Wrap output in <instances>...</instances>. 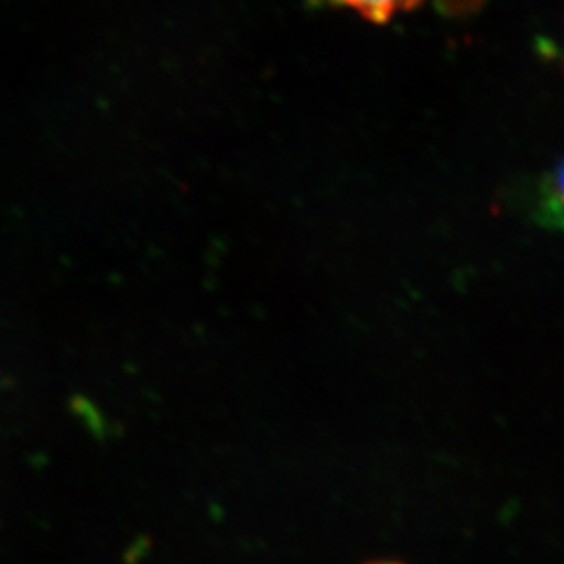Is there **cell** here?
<instances>
[{
	"label": "cell",
	"instance_id": "6da1fadb",
	"mask_svg": "<svg viewBox=\"0 0 564 564\" xmlns=\"http://www.w3.org/2000/svg\"><path fill=\"white\" fill-rule=\"evenodd\" d=\"M338 4L355 10L368 21L388 22L399 13L413 10L422 0H335Z\"/></svg>",
	"mask_w": 564,
	"mask_h": 564
},
{
	"label": "cell",
	"instance_id": "7a4b0ae2",
	"mask_svg": "<svg viewBox=\"0 0 564 564\" xmlns=\"http://www.w3.org/2000/svg\"><path fill=\"white\" fill-rule=\"evenodd\" d=\"M543 214L550 219V225L561 227V214H563V171L561 166L544 183Z\"/></svg>",
	"mask_w": 564,
	"mask_h": 564
}]
</instances>
